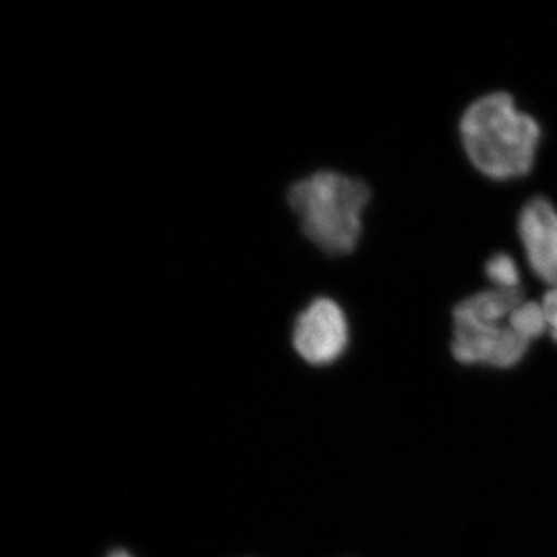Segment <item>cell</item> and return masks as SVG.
<instances>
[{
  "instance_id": "1",
  "label": "cell",
  "mask_w": 557,
  "mask_h": 557,
  "mask_svg": "<svg viewBox=\"0 0 557 557\" xmlns=\"http://www.w3.org/2000/svg\"><path fill=\"white\" fill-rule=\"evenodd\" d=\"M460 138L468 159L483 175L512 180L533 168L541 127L533 116L516 109L511 95L494 91L465 110Z\"/></svg>"
},
{
  "instance_id": "2",
  "label": "cell",
  "mask_w": 557,
  "mask_h": 557,
  "mask_svg": "<svg viewBox=\"0 0 557 557\" xmlns=\"http://www.w3.org/2000/svg\"><path fill=\"white\" fill-rule=\"evenodd\" d=\"M288 205L299 218L300 230L329 256H347L357 248L362 212L370 188L361 180L335 171H319L288 189Z\"/></svg>"
},
{
  "instance_id": "3",
  "label": "cell",
  "mask_w": 557,
  "mask_h": 557,
  "mask_svg": "<svg viewBox=\"0 0 557 557\" xmlns=\"http://www.w3.org/2000/svg\"><path fill=\"white\" fill-rule=\"evenodd\" d=\"M454 336L450 351L460 364L511 369L525 358L530 344L508 321L480 317L461 300L453 311Z\"/></svg>"
},
{
  "instance_id": "4",
  "label": "cell",
  "mask_w": 557,
  "mask_h": 557,
  "mask_svg": "<svg viewBox=\"0 0 557 557\" xmlns=\"http://www.w3.org/2000/svg\"><path fill=\"white\" fill-rule=\"evenodd\" d=\"M292 341L296 354L310 366L333 364L348 346L346 313L333 299H314L296 319Z\"/></svg>"
},
{
  "instance_id": "5",
  "label": "cell",
  "mask_w": 557,
  "mask_h": 557,
  "mask_svg": "<svg viewBox=\"0 0 557 557\" xmlns=\"http://www.w3.org/2000/svg\"><path fill=\"white\" fill-rule=\"evenodd\" d=\"M519 237L534 274L557 287V211L547 199L534 197L522 208Z\"/></svg>"
},
{
  "instance_id": "6",
  "label": "cell",
  "mask_w": 557,
  "mask_h": 557,
  "mask_svg": "<svg viewBox=\"0 0 557 557\" xmlns=\"http://www.w3.org/2000/svg\"><path fill=\"white\" fill-rule=\"evenodd\" d=\"M508 324L528 343L541 338L542 335H545V332H548L544 307H542V304L533 302V300H523L522 304H519L515 311L509 314Z\"/></svg>"
},
{
  "instance_id": "7",
  "label": "cell",
  "mask_w": 557,
  "mask_h": 557,
  "mask_svg": "<svg viewBox=\"0 0 557 557\" xmlns=\"http://www.w3.org/2000/svg\"><path fill=\"white\" fill-rule=\"evenodd\" d=\"M486 277L494 288L518 289L520 288V274L518 265L511 256L498 252L487 260L485 265Z\"/></svg>"
},
{
  "instance_id": "8",
  "label": "cell",
  "mask_w": 557,
  "mask_h": 557,
  "mask_svg": "<svg viewBox=\"0 0 557 557\" xmlns=\"http://www.w3.org/2000/svg\"><path fill=\"white\" fill-rule=\"evenodd\" d=\"M541 304L547 317L548 333L557 343V287L549 288Z\"/></svg>"
},
{
  "instance_id": "9",
  "label": "cell",
  "mask_w": 557,
  "mask_h": 557,
  "mask_svg": "<svg viewBox=\"0 0 557 557\" xmlns=\"http://www.w3.org/2000/svg\"><path fill=\"white\" fill-rule=\"evenodd\" d=\"M108 557H132V555L126 549H113L112 553H109Z\"/></svg>"
}]
</instances>
